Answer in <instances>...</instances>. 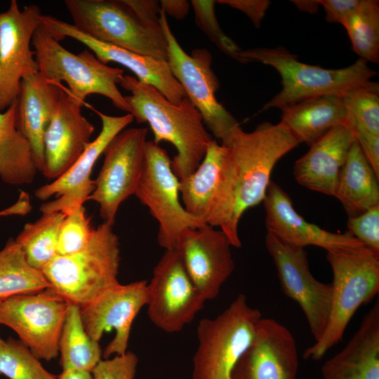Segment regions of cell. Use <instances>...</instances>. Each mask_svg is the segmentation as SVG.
<instances>
[{
    "instance_id": "1",
    "label": "cell",
    "mask_w": 379,
    "mask_h": 379,
    "mask_svg": "<svg viewBox=\"0 0 379 379\" xmlns=\"http://www.w3.org/2000/svg\"><path fill=\"white\" fill-rule=\"evenodd\" d=\"M300 143L281 121H265L241 130L227 147L206 223L221 230L232 246L241 242L238 225L244 213L263 201L277 161Z\"/></svg>"
},
{
    "instance_id": "2",
    "label": "cell",
    "mask_w": 379,
    "mask_h": 379,
    "mask_svg": "<svg viewBox=\"0 0 379 379\" xmlns=\"http://www.w3.org/2000/svg\"><path fill=\"white\" fill-rule=\"evenodd\" d=\"M119 84L131 93L124 98L136 122L149 125L155 143L166 141L176 149L171 167L177 178H183L194 171L213 138L189 98L173 104L157 88L131 75H124Z\"/></svg>"
},
{
    "instance_id": "3",
    "label": "cell",
    "mask_w": 379,
    "mask_h": 379,
    "mask_svg": "<svg viewBox=\"0 0 379 379\" xmlns=\"http://www.w3.org/2000/svg\"><path fill=\"white\" fill-rule=\"evenodd\" d=\"M333 274L331 312L321 338L302 357L319 360L343 338L351 319L379 292V252L365 246L326 251Z\"/></svg>"
},
{
    "instance_id": "4",
    "label": "cell",
    "mask_w": 379,
    "mask_h": 379,
    "mask_svg": "<svg viewBox=\"0 0 379 379\" xmlns=\"http://www.w3.org/2000/svg\"><path fill=\"white\" fill-rule=\"evenodd\" d=\"M238 61L241 63L255 61L270 65L281 76L282 89L260 112L274 107L282 109L319 95H341L371 81L378 74L361 58L343 68L326 69L300 62L297 55L283 47L242 49L238 53Z\"/></svg>"
},
{
    "instance_id": "5",
    "label": "cell",
    "mask_w": 379,
    "mask_h": 379,
    "mask_svg": "<svg viewBox=\"0 0 379 379\" xmlns=\"http://www.w3.org/2000/svg\"><path fill=\"white\" fill-rule=\"evenodd\" d=\"M119 238L112 225L103 222L83 249L56 255L41 271L59 296L83 307L119 284Z\"/></svg>"
},
{
    "instance_id": "6",
    "label": "cell",
    "mask_w": 379,
    "mask_h": 379,
    "mask_svg": "<svg viewBox=\"0 0 379 379\" xmlns=\"http://www.w3.org/2000/svg\"><path fill=\"white\" fill-rule=\"evenodd\" d=\"M32 46L39 72L55 84L65 82L68 93L81 104L85 105L88 95L99 94L129 113L130 107L117 87L124 75L123 69L104 64L87 48L78 54L69 51L41 25L32 35Z\"/></svg>"
},
{
    "instance_id": "7",
    "label": "cell",
    "mask_w": 379,
    "mask_h": 379,
    "mask_svg": "<svg viewBox=\"0 0 379 379\" xmlns=\"http://www.w3.org/2000/svg\"><path fill=\"white\" fill-rule=\"evenodd\" d=\"M74 26L99 41L167 60L160 22L138 15L125 0H65Z\"/></svg>"
},
{
    "instance_id": "8",
    "label": "cell",
    "mask_w": 379,
    "mask_h": 379,
    "mask_svg": "<svg viewBox=\"0 0 379 379\" xmlns=\"http://www.w3.org/2000/svg\"><path fill=\"white\" fill-rule=\"evenodd\" d=\"M261 312L239 294L214 319L197 326V349L192 359V379H231L235 364L255 337Z\"/></svg>"
},
{
    "instance_id": "9",
    "label": "cell",
    "mask_w": 379,
    "mask_h": 379,
    "mask_svg": "<svg viewBox=\"0 0 379 379\" xmlns=\"http://www.w3.org/2000/svg\"><path fill=\"white\" fill-rule=\"evenodd\" d=\"M159 22L168 44L167 61L172 74L200 112L206 129L222 145L229 147L242 128L215 97L220 82L211 68V53L205 48H196L187 54L175 39L161 8Z\"/></svg>"
},
{
    "instance_id": "10",
    "label": "cell",
    "mask_w": 379,
    "mask_h": 379,
    "mask_svg": "<svg viewBox=\"0 0 379 379\" xmlns=\"http://www.w3.org/2000/svg\"><path fill=\"white\" fill-rule=\"evenodd\" d=\"M134 195L158 222L157 241L166 250L177 248L187 229L206 224L185 209L171 159L153 140L146 142L144 166Z\"/></svg>"
},
{
    "instance_id": "11",
    "label": "cell",
    "mask_w": 379,
    "mask_h": 379,
    "mask_svg": "<svg viewBox=\"0 0 379 379\" xmlns=\"http://www.w3.org/2000/svg\"><path fill=\"white\" fill-rule=\"evenodd\" d=\"M147 134L145 127L124 129L102 153L104 161L88 200L99 205L101 218L111 225L121 204L135 194L144 166Z\"/></svg>"
},
{
    "instance_id": "12",
    "label": "cell",
    "mask_w": 379,
    "mask_h": 379,
    "mask_svg": "<svg viewBox=\"0 0 379 379\" xmlns=\"http://www.w3.org/2000/svg\"><path fill=\"white\" fill-rule=\"evenodd\" d=\"M69 303L52 288L17 295L0 302V324L12 328L39 359L59 354V341Z\"/></svg>"
},
{
    "instance_id": "13",
    "label": "cell",
    "mask_w": 379,
    "mask_h": 379,
    "mask_svg": "<svg viewBox=\"0 0 379 379\" xmlns=\"http://www.w3.org/2000/svg\"><path fill=\"white\" fill-rule=\"evenodd\" d=\"M206 300L185 267L178 248L166 250L147 284V314L166 333L180 331L203 309Z\"/></svg>"
},
{
    "instance_id": "14",
    "label": "cell",
    "mask_w": 379,
    "mask_h": 379,
    "mask_svg": "<svg viewBox=\"0 0 379 379\" xmlns=\"http://www.w3.org/2000/svg\"><path fill=\"white\" fill-rule=\"evenodd\" d=\"M265 245L276 266L283 293L300 305L317 341L326 328L331 312V284L314 278L304 248L284 242L270 232L266 234Z\"/></svg>"
},
{
    "instance_id": "15",
    "label": "cell",
    "mask_w": 379,
    "mask_h": 379,
    "mask_svg": "<svg viewBox=\"0 0 379 379\" xmlns=\"http://www.w3.org/2000/svg\"><path fill=\"white\" fill-rule=\"evenodd\" d=\"M41 15L37 5L20 9L16 0L0 13V112L17 102L22 77L39 71L31 46Z\"/></svg>"
},
{
    "instance_id": "16",
    "label": "cell",
    "mask_w": 379,
    "mask_h": 379,
    "mask_svg": "<svg viewBox=\"0 0 379 379\" xmlns=\"http://www.w3.org/2000/svg\"><path fill=\"white\" fill-rule=\"evenodd\" d=\"M95 112L102 121L99 135L66 172L34 191L35 197L40 200L57 197L42 204L41 213L61 212L66 215L83 206L95 189V180L91 178L95 163L112 138L134 120L129 113L110 116L95 109Z\"/></svg>"
},
{
    "instance_id": "17",
    "label": "cell",
    "mask_w": 379,
    "mask_h": 379,
    "mask_svg": "<svg viewBox=\"0 0 379 379\" xmlns=\"http://www.w3.org/2000/svg\"><path fill=\"white\" fill-rule=\"evenodd\" d=\"M147 302V281L114 285L88 305L80 307L81 319L88 336L99 343L103 333L114 329L115 335L102 352L103 359L127 352L133 322Z\"/></svg>"
},
{
    "instance_id": "18",
    "label": "cell",
    "mask_w": 379,
    "mask_h": 379,
    "mask_svg": "<svg viewBox=\"0 0 379 379\" xmlns=\"http://www.w3.org/2000/svg\"><path fill=\"white\" fill-rule=\"evenodd\" d=\"M41 25L59 42L66 37L72 38L84 44L104 64L113 62L126 67L138 81L152 86L173 104H179L187 97L167 60L99 41L77 29L73 24L51 15H41Z\"/></svg>"
},
{
    "instance_id": "19",
    "label": "cell",
    "mask_w": 379,
    "mask_h": 379,
    "mask_svg": "<svg viewBox=\"0 0 379 379\" xmlns=\"http://www.w3.org/2000/svg\"><path fill=\"white\" fill-rule=\"evenodd\" d=\"M232 244L220 229L207 223L187 229L178 246L192 281L206 300L218 297L234 270Z\"/></svg>"
},
{
    "instance_id": "20",
    "label": "cell",
    "mask_w": 379,
    "mask_h": 379,
    "mask_svg": "<svg viewBox=\"0 0 379 379\" xmlns=\"http://www.w3.org/2000/svg\"><path fill=\"white\" fill-rule=\"evenodd\" d=\"M298 354L292 333L277 320L261 318L253 342L238 360L231 379H296Z\"/></svg>"
},
{
    "instance_id": "21",
    "label": "cell",
    "mask_w": 379,
    "mask_h": 379,
    "mask_svg": "<svg viewBox=\"0 0 379 379\" xmlns=\"http://www.w3.org/2000/svg\"><path fill=\"white\" fill-rule=\"evenodd\" d=\"M84 105L65 88L53 111L44 138V167L42 174L55 180L84 152L91 142L94 126L83 115Z\"/></svg>"
},
{
    "instance_id": "22",
    "label": "cell",
    "mask_w": 379,
    "mask_h": 379,
    "mask_svg": "<svg viewBox=\"0 0 379 379\" xmlns=\"http://www.w3.org/2000/svg\"><path fill=\"white\" fill-rule=\"evenodd\" d=\"M263 204L267 232L284 242L302 248L316 246L326 251L364 246L348 232L333 233L306 221L295 210L288 194L272 180Z\"/></svg>"
},
{
    "instance_id": "23",
    "label": "cell",
    "mask_w": 379,
    "mask_h": 379,
    "mask_svg": "<svg viewBox=\"0 0 379 379\" xmlns=\"http://www.w3.org/2000/svg\"><path fill=\"white\" fill-rule=\"evenodd\" d=\"M355 139L350 124L331 129L294 164L293 173L297 182L309 190L334 196L340 171Z\"/></svg>"
},
{
    "instance_id": "24",
    "label": "cell",
    "mask_w": 379,
    "mask_h": 379,
    "mask_svg": "<svg viewBox=\"0 0 379 379\" xmlns=\"http://www.w3.org/2000/svg\"><path fill=\"white\" fill-rule=\"evenodd\" d=\"M65 88L44 78L39 72L25 74L17 101L18 128L29 141L38 171L44 167V138L53 111Z\"/></svg>"
},
{
    "instance_id": "25",
    "label": "cell",
    "mask_w": 379,
    "mask_h": 379,
    "mask_svg": "<svg viewBox=\"0 0 379 379\" xmlns=\"http://www.w3.org/2000/svg\"><path fill=\"white\" fill-rule=\"evenodd\" d=\"M323 379H379V301L349 342L321 367Z\"/></svg>"
},
{
    "instance_id": "26",
    "label": "cell",
    "mask_w": 379,
    "mask_h": 379,
    "mask_svg": "<svg viewBox=\"0 0 379 379\" xmlns=\"http://www.w3.org/2000/svg\"><path fill=\"white\" fill-rule=\"evenodd\" d=\"M281 110L280 121L300 143L305 142L309 146L334 127L349 124L341 95L313 97Z\"/></svg>"
},
{
    "instance_id": "27",
    "label": "cell",
    "mask_w": 379,
    "mask_h": 379,
    "mask_svg": "<svg viewBox=\"0 0 379 379\" xmlns=\"http://www.w3.org/2000/svg\"><path fill=\"white\" fill-rule=\"evenodd\" d=\"M378 180L355 139L340 171L334 194L348 217L359 215L379 205Z\"/></svg>"
},
{
    "instance_id": "28",
    "label": "cell",
    "mask_w": 379,
    "mask_h": 379,
    "mask_svg": "<svg viewBox=\"0 0 379 379\" xmlns=\"http://www.w3.org/2000/svg\"><path fill=\"white\" fill-rule=\"evenodd\" d=\"M228 147L213 139L192 173L179 179L181 202L187 213L206 223Z\"/></svg>"
},
{
    "instance_id": "29",
    "label": "cell",
    "mask_w": 379,
    "mask_h": 379,
    "mask_svg": "<svg viewBox=\"0 0 379 379\" xmlns=\"http://www.w3.org/2000/svg\"><path fill=\"white\" fill-rule=\"evenodd\" d=\"M17 111L15 102L0 112V178L11 185L32 182L38 171L32 147L18 128Z\"/></svg>"
},
{
    "instance_id": "30",
    "label": "cell",
    "mask_w": 379,
    "mask_h": 379,
    "mask_svg": "<svg viewBox=\"0 0 379 379\" xmlns=\"http://www.w3.org/2000/svg\"><path fill=\"white\" fill-rule=\"evenodd\" d=\"M60 364L62 371L80 370L91 372L102 359L99 343L86 332L80 315V307L69 304L60 341Z\"/></svg>"
},
{
    "instance_id": "31",
    "label": "cell",
    "mask_w": 379,
    "mask_h": 379,
    "mask_svg": "<svg viewBox=\"0 0 379 379\" xmlns=\"http://www.w3.org/2000/svg\"><path fill=\"white\" fill-rule=\"evenodd\" d=\"M50 288L41 270L31 266L21 246L9 238L0 251V302L17 295L33 294Z\"/></svg>"
},
{
    "instance_id": "32",
    "label": "cell",
    "mask_w": 379,
    "mask_h": 379,
    "mask_svg": "<svg viewBox=\"0 0 379 379\" xmlns=\"http://www.w3.org/2000/svg\"><path fill=\"white\" fill-rule=\"evenodd\" d=\"M65 217L61 212L42 213L37 220L25 224L16 237L33 267L42 270L57 255L60 229Z\"/></svg>"
},
{
    "instance_id": "33",
    "label": "cell",
    "mask_w": 379,
    "mask_h": 379,
    "mask_svg": "<svg viewBox=\"0 0 379 379\" xmlns=\"http://www.w3.org/2000/svg\"><path fill=\"white\" fill-rule=\"evenodd\" d=\"M353 51L367 62H379V1L361 0L343 25Z\"/></svg>"
},
{
    "instance_id": "34",
    "label": "cell",
    "mask_w": 379,
    "mask_h": 379,
    "mask_svg": "<svg viewBox=\"0 0 379 379\" xmlns=\"http://www.w3.org/2000/svg\"><path fill=\"white\" fill-rule=\"evenodd\" d=\"M349 124L355 133L379 135V84L370 81L343 94Z\"/></svg>"
},
{
    "instance_id": "35",
    "label": "cell",
    "mask_w": 379,
    "mask_h": 379,
    "mask_svg": "<svg viewBox=\"0 0 379 379\" xmlns=\"http://www.w3.org/2000/svg\"><path fill=\"white\" fill-rule=\"evenodd\" d=\"M0 374L10 379H57L58 376L45 369L25 345L11 336L0 347Z\"/></svg>"
},
{
    "instance_id": "36",
    "label": "cell",
    "mask_w": 379,
    "mask_h": 379,
    "mask_svg": "<svg viewBox=\"0 0 379 379\" xmlns=\"http://www.w3.org/2000/svg\"><path fill=\"white\" fill-rule=\"evenodd\" d=\"M95 229L84 206L66 215L60 227L57 255H66L83 249L91 240Z\"/></svg>"
},
{
    "instance_id": "37",
    "label": "cell",
    "mask_w": 379,
    "mask_h": 379,
    "mask_svg": "<svg viewBox=\"0 0 379 379\" xmlns=\"http://www.w3.org/2000/svg\"><path fill=\"white\" fill-rule=\"evenodd\" d=\"M215 1L192 0L197 25L223 53L238 61V53L242 50L235 41L225 34L215 15Z\"/></svg>"
},
{
    "instance_id": "38",
    "label": "cell",
    "mask_w": 379,
    "mask_h": 379,
    "mask_svg": "<svg viewBox=\"0 0 379 379\" xmlns=\"http://www.w3.org/2000/svg\"><path fill=\"white\" fill-rule=\"evenodd\" d=\"M348 232L364 245L379 252V205L364 213L348 217Z\"/></svg>"
},
{
    "instance_id": "39",
    "label": "cell",
    "mask_w": 379,
    "mask_h": 379,
    "mask_svg": "<svg viewBox=\"0 0 379 379\" xmlns=\"http://www.w3.org/2000/svg\"><path fill=\"white\" fill-rule=\"evenodd\" d=\"M138 358L127 351L112 359H101L92 371L93 379H134Z\"/></svg>"
},
{
    "instance_id": "40",
    "label": "cell",
    "mask_w": 379,
    "mask_h": 379,
    "mask_svg": "<svg viewBox=\"0 0 379 379\" xmlns=\"http://www.w3.org/2000/svg\"><path fill=\"white\" fill-rule=\"evenodd\" d=\"M216 2L243 12L257 28L260 27L271 4L268 0H220Z\"/></svg>"
},
{
    "instance_id": "41",
    "label": "cell",
    "mask_w": 379,
    "mask_h": 379,
    "mask_svg": "<svg viewBox=\"0 0 379 379\" xmlns=\"http://www.w3.org/2000/svg\"><path fill=\"white\" fill-rule=\"evenodd\" d=\"M326 13V20L332 23L344 24L356 10L361 0H319Z\"/></svg>"
},
{
    "instance_id": "42",
    "label": "cell",
    "mask_w": 379,
    "mask_h": 379,
    "mask_svg": "<svg viewBox=\"0 0 379 379\" xmlns=\"http://www.w3.org/2000/svg\"><path fill=\"white\" fill-rule=\"evenodd\" d=\"M354 135L363 154L379 178V135L355 132Z\"/></svg>"
},
{
    "instance_id": "43",
    "label": "cell",
    "mask_w": 379,
    "mask_h": 379,
    "mask_svg": "<svg viewBox=\"0 0 379 379\" xmlns=\"http://www.w3.org/2000/svg\"><path fill=\"white\" fill-rule=\"evenodd\" d=\"M125 1L143 19L153 22L159 21L160 6L158 1L125 0Z\"/></svg>"
},
{
    "instance_id": "44",
    "label": "cell",
    "mask_w": 379,
    "mask_h": 379,
    "mask_svg": "<svg viewBox=\"0 0 379 379\" xmlns=\"http://www.w3.org/2000/svg\"><path fill=\"white\" fill-rule=\"evenodd\" d=\"M160 8L165 14L176 20H183L188 14L190 2L186 0H162Z\"/></svg>"
},
{
    "instance_id": "45",
    "label": "cell",
    "mask_w": 379,
    "mask_h": 379,
    "mask_svg": "<svg viewBox=\"0 0 379 379\" xmlns=\"http://www.w3.org/2000/svg\"><path fill=\"white\" fill-rule=\"evenodd\" d=\"M57 379H93L91 372L80 370H68L57 376Z\"/></svg>"
},
{
    "instance_id": "46",
    "label": "cell",
    "mask_w": 379,
    "mask_h": 379,
    "mask_svg": "<svg viewBox=\"0 0 379 379\" xmlns=\"http://www.w3.org/2000/svg\"><path fill=\"white\" fill-rule=\"evenodd\" d=\"M291 2L301 11L307 12L311 14L318 11L320 4L318 1L295 0Z\"/></svg>"
},
{
    "instance_id": "47",
    "label": "cell",
    "mask_w": 379,
    "mask_h": 379,
    "mask_svg": "<svg viewBox=\"0 0 379 379\" xmlns=\"http://www.w3.org/2000/svg\"><path fill=\"white\" fill-rule=\"evenodd\" d=\"M11 214H12V212L10 208H6L2 211H0V216L7 215H11Z\"/></svg>"
},
{
    "instance_id": "48",
    "label": "cell",
    "mask_w": 379,
    "mask_h": 379,
    "mask_svg": "<svg viewBox=\"0 0 379 379\" xmlns=\"http://www.w3.org/2000/svg\"><path fill=\"white\" fill-rule=\"evenodd\" d=\"M4 340H3L0 337V347L4 344Z\"/></svg>"
}]
</instances>
